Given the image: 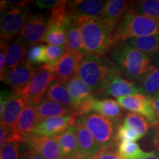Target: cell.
<instances>
[{
    "instance_id": "obj_1",
    "label": "cell",
    "mask_w": 159,
    "mask_h": 159,
    "mask_svg": "<svg viewBox=\"0 0 159 159\" xmlns=\"http://www.w3.org/2000/svg\"><path fill=\"white\" fill-rule=\"evenodd\" d=\"M120 75L118 67L108 57L85 55L81 60L77 76L97 96L102 94L111 81Z\"/></svg>"
},
{
    "instance_id": "obj_2",
    "label": "cell",
    "mask_w": 159,
    "mask_h": 159,
    "mask_svg": "<svg viewBox=\"0 0 159 159\" xmlns=\"http://www.w3.org/2000/svg\"><path fill=\"white\" fill-rule=\"evenodd\" d=\"M87 55L103 57L115 45V29L102 19L81 17L77 20Z\"/></svg>"
},
{
    "instance_id": "obj_3",
    "label": "cell",
    "mask_w": 159,
    "mask_h": 159,
    "mask_svg": "<svg viewBox=\"0 0 159 159\" xmlns=\"http://www.w3.org/2000/svg\"><path fill=\"white\" fill-rule=\"evenodd\" d=\"M111 50V60L122 75L132 81L140 80L155 66L148 55L126 41L116 43Z\"/></svg>"
},
{
    "instance_id": "obj_4",
    "label": "cell",
    "mask_w": 159,
    "mask_h": 159,
    "mask_svg": "<svg viewBox=\"0 0 159 159\" xmlns=\"http://www.w3.org/2000/svg\"><path fill=\"white\" fill-rule=\"evenodd\" d=\"M153 35H159V22L146 16L138 14L132 7L125 13L115 30L114 43Z\"/></svg>"
},
{
    "instance_id": "obj_5",
    "label": "cell",
    "mask_w": 159,
    "mask_h": 159,
    "mask_svg": "<svg viewBox=\"0 0 159 159\" xmlns=\"http://www.w3.org/2000/svg\"><path fill=\"white\" fill-rule=\"evenodd\" d=\"M85 124L95 141L102 149L117 144L116 136L121 120H114L101 116L94 112L84 115Z\"/></svg>"
},
{
    "instance_id": "obj_6",
    "label": "cell",
    "mask_w": 159,
    "mask_h": 159,
    "mask_svg": "<svg viewBox=\"0 0 159 159\" xmlns=\"http://www.w3.org/2000/svg\"><path fill=\"white\" fill-rule=\"evenodd\" d=\"M32 2L28 1L25 5L12 7L4 13L1 16V41L8 42L21 35L27 19Z\"/></svg>"
},
{
    "instance_id": "obj_7",
    "label": "cell",
    "mask_w": 159,
    "mask_h": 159,
    "mask_svg": "<svg viewBox=\"0 0 159 159\" xmlns=\"http://www.w3.org/2000/svg\"><path fill=\"white\" fill-rule=\"evenodd\" d=\"M52 81H53L52 68L47 64L38 66L34 77L29 84L18 91L25 97L28 105L36 107L43 99Z\"/></svg>"
},
{
    "instance_id": "obj_8",
    "label": "cell",
    "mask_w": 159,
    "mask_h": 159,
    "mask_svg": "<svg viewBox=\"0 0 159 159\" xmlns=\"http://www.w3.org/2000/svg\"><path fill=\"white\" fill-rule=\"evenodd\" d=\"M117 102L125 110L135 114L138 113L144 117H146L151 126L153 128L158 124V117L155 111L152 97L143 94H137L118 98Z\"/></svg>"
},
{
    "instance_id": "obj_9",
    "label": "cell",
    "mask_w": 159,
    "mask_h": 159,
    "mask_svg": "<svg viewBox=\"0 0 159 159\" xmlns=\"http://www.w3.org/2000/svg\"><path fill=\"white\" fill-rule=\"evenodd\" d=\"M27 105V100L19 92L14 90L10 91L8 99L0 113L1 126L14 131L18 119Z\"/></svg>"
},
{
    "instance_id": "obj_10",
    "label": "cell",
    "mask_w": 159,
    "mask_h": 159,
    "mask_svg": "<svg viewBox=\"0 0 159 159\" xmlns=\"http://www.w3.org/2000/svg\"><path fill=\"white\" fill-rule=\"evenodd\" d=\"M105 5V2L99 0L67 1V16L75 21L84 16L102 19Z\"/></svg>"
},
{
    "instance_id": "obj_11",
    "label": "cell",
    "mask_w": 159,
    "mask_h": 159,
    "mask_svg": "<svg viewBox=\"0 0 159 159\" xmlns=\"http://www.w3.org/2000/svg\"><path fill=\"white\" fill-rule=\"evenodd\" d=\"M75 130L81 159H94L102 148L97 144L85 124L83 116L80 117L75 122Z\"/></svg>"
},
{
    "instance_id": "obj_12",
    "label": "cell",
    "mask_w": 159,
    "mask_h": 159,
    "mask_svg": "<svg viewBox=\"0 0 159 159\" xmlns=\"http://www.w3.org/2000/svg\"><path fill=\"white\" fill-rule=\"evenodd\" d=\"M77 118L74 115L50 117L35 125L33 134L49 137H55L63 134L75 124Z\"/></svg>"
},
{
    "instance_id": "obj_13",
    "label": "cell",
    "mask_w": 159,
    "mask_h": 159,
    "mask_svg": "<svg viewBox=\"0 0 159 159\" xmlns=\"http://www.w3.org/2000/svg\"><path fill=\"white\" fill-rule=\"evenodd\" d=\"M83 57L68 51L66 52L58 62L52 67L53 81L66 83L71 78L77 76L80 63Z\"/></svg>"
},
{
    "instance_id": "obj_14",
    "label": "cell",
    "mask_w": 159,
    "mask_h": 159,
    "mask_svg": "<svg viewBox=\"0 0 159 159\" xmlns=\"http://www.w3.org/2000/svg\"><path fill=\"white\" fill-rule=\"evenodd\" d=\"M35 71L36 68L25 61L15 69L6 72L2 81L9 85L13 90L20 91L29 84L34 77Z\"/></svg>"
},
{
    "instance_id": "obj_15",
    "label": "cell",
    "mask_w": 159,
    "mask_h": 159,
    "mask_svg": "<svg viewBox=\"0 0 159 159\" xmlns=\"http://www.w3.org/2000/svg\"><path fill=\"white\" fill-rule=\"evenodd\" d=\"M25 143L28 144L45 159H58L62 157L59 144L55 137L33 134Z\"/></svg>"
},
{
    "instance_id": "obj_16",
    "label": "cell",
    "mask_w": 159,
    "mask_h": 159,
    "mask_svg": "<svg viewBox=\"0 0 159 159\" xmlns=\"http://www.w3.org/2000/svg\"><path fill=\"white\" fill-rule=\"evenodd\" d=\"M48 21L43 14L30 16L20 37L30 44H36L42 42L47 30Z\"/></svg>"
},
{
    "instance_id": "obj_17",
    "label": "cell",
    "mask_w": 159,
    "mask_h": 159,
    "mask_svg": "<svg viewBox=\"0 0 159 159\" xmlns=\"http://www.w3.org/2000/svg\"><path fill=\"white\" fill-rule=\"evenodd\" d=\"M135 2L125 0H108L105 2L102 19L115 29L129 10L134 7Z\"/></svg>"
},
{
    "instance_id": "obj_18",
    "label": "cell",
    "mask_w": 159,
    "mask_h": 159,
    "mask_svg": "<svg viewBox=\"0 0 159 159\" xmlns=\"http://www.w3.org/2000/svg\"><path fill=\"white\" fill-rule=\"evenodd\" d=\"M35 125V107L31 105H27L20 115L16 125L14 142H25L33 134Z\"/></svg>"
},
{
    "instance_id": "obj_19",
    "label": "cell",
    "mask_w": 159,
    "mask_h": 159,
    "mask_svg": "<svg viewBox=\"0 0 159 159\" xmlns=\"http://www.w3.org/2000/svg\"><path fill=\"white\" fill-rule=\"evenodd\" d=\"M142 94V91L134 81L128 80L122 77V75L115 77L109 83L102 95L116 97L117 99L123 97L132 96Z\"/></svg>"
},
{
    "instance_id": "obj_20",
    "label": "cell",
    "mask_w": 159,
    "mask_h": 159,
    "mask_svg": "<svg viewBox=\"0 0 159 159\" xmlns=\"http://www.w3.org/2000/svg\"><path fill=\"white\" fill-rule=\"evenodd\" d=\"M26 43L27 42L25 40L20 36L8 43L4 75L6 72L15 69L25 61L26 54L27 52Z\"/></svg>"
},
{
    "instance_id": "obj_21",
    "label": "cell",
    "mask_w": 159,
    "mask_h": 159,
    "mask_svg": "<svg viewBox=\"0 0 159 159\" xmlns=\"http://www.w3.org/2000/svg\"><path fill=\"white\" fill-rule=\"evenodd\" d=\"M65 28L66 32V51L82 57L87 55L83 47L80 29L77 21L69 19L66 23Z\"/></svg>"
},
{
    "instance_id": "obj_22",
    "label": "cell",
    "mask_w": 159,
    "mask_h": 159,
    "mask_svg": "<svg viewBox=\"0 0 159 159\" xmlns=\"http://www.w3.org/2000/svg\"><path fill=\"white\" fill-rule=\"evenodd\" d=\"M36 124L50 117L69 116L74 114V109L60 105L50 99L44 98L35 107Z\"/></svg>"
},
{
    "instance_id": "obj_23",
    "label": "cell",
    "mask_w": 159,
    "mask_h": 159,
    "mask_svg": "<svg viewBox=\"0 0 159 159\" xmlns=\"http://www.w3.org/2000/svg\"><path fill=\"white\" fill-rule=\"evenodd\" d=\"M55 138L58 143L63 157L71 159H81L74 125L67 129L63 134L55 136Z\"/></svg>"
},
{
    "instance_id": "obj_24",
    "label": "cell",
    "mask_w": 159,
    "mask_h": 159,
    "mask_svg": "<svg viewBox=\"0 0 159 159\" xmlns=\"http://www.w3.org/2000/svg\"><path fill=\"white\" fill-rule=\"evenodd\" d=\"M91 112L114 120H121L124 114V111L117 101L113 99H98L96 97L91 102Z\"/></svg>"
},
{
    "instance_id": "obj_25",
    "label": "cell",
    "mask_w": 159,
    "mask_h": 159,
    "mask_svg": "<svg viewBox=\"0 0 159 159\" xmlns=\"http://www.w3.org/2000/svg\"><path fill=\"white\" fill-rule=\"evenodd\" d=\"M66 85L75 103V109L96 97L93 91L77 76L69 80L66 83Z\"/></svg>"
},
{
    "instance_id": "obj_26",
    "label": "cell",
    "mask_w": 159,
    "mask_h": 159,
    "mask_svg": "<svg viewBox=\"0 0 159 159\" xmlns=\"http://www.w3.org/2000/svg\"><path fill=\"white\" fill-rule=\"evenodd\" d=\"M45 98L75 110V103L64 83L53 81L46 93Z\"/></svg>"
},
{
    "instance_id": "obj_27",
    "label": "cell",
    "mask_w": 159,
    "mask_h": 159,
    "mask_svg": "<svg viewBox=\"0 0 159 159\" xmlns=\"http://www.w3.org/2000/svg\"><path fill=\"white\" fill-rule=\"evenodd\" d=\"M126 42L149 57L159 55V35H148L129 39Z\"/></svg>"
},
{
    "instance_id": "obj_28",
    "label": "cell",
    "mask_w": 159,
    "mask_h": 159,
    "mask_svg": "<svg viewBox=\"0 0 159 159\" xmlns=\"http://www.w3.org/2000/svg\"><path fill=\"white\" fill-rule=\"evenodd\" d=\"M42 42L48 45L65 46L66 43L65 25L61 22L48 21L47 33Z\"/></svg>"
},
{
    "instance_id": "obj_29",
    "label": "cell",
    "mask_w": 159,
    "mask_h": 159,
    "mask_svg": "<svg viewBox=\"0 0 159 159\" xmlns=\"http://www.w3.org/2000/svg\"><path fill=\"white\" fill-rule=\"evenodd\" d=\"M139 88L142 94L153 97L159 93V68L154 66L139 80Z\"/></svg>"
},
{
    "instance_id": "obj_30",
    "label": "cell",
    "mask_w": 159,
    "mask_h": 159,
    "mask_svg": "<svg viewBox=\"0 0 159 159\" xmlns=\"http://www.w3.org/2000/svg\"><path fill=\"white\" fill-rule=\"evenodd\" d=\"M117 152L122 159H144L152 154V152H144L137 143L130 142L119 143Z\"/></svg>"
},
{
    "instance_id": "obj_31",
    "label": "cell",
    "mask_w": 159,
    "mask_h": 159,
    "mask_svg": "<svg viewBox=\"0 0 159 159\" xmlns=\"http://www.w3.org/2000/svg\"><path fill=\"white\" fill-rule=\"evenodd\" d=\"M134 9L138 14L146 16L159 22L158 0H143L135 2Z\"/></svg>"
},
{
    "instance_id": "obj_32",
    "label": "cell",
    "mask_w": 159,
    "mask_h": 159,
    "mask_svg": "<svg viewBox=\"0 0 159 159\" xmlns=\"http://www.w3.org/2000/svg\"><path fill=\"white\" fill-rule=\"evenodd\" d=\"M123 124L136 131L142 137L148 134L150 125L144 117L135 113H128L125 115Z\"/></svg>"
},
{
    "instance_id": "obj_33",
    "label": "cell",
    "mask_w": 159,
    "mask_h": 159,
    "mask_svg": "<svg viewBox=\"0 0 159 159\" xmlns=\"http://www.w3.org/2000/svg\"><path fill=\"white\" fill-rule=\"evenodd\" d=\"M46 46L42 43L33 44L26 54L25 61L33 66L45 63Z\"/></svg>"
},
{
    "instance_id": "obj_34",
    "label": "cell",
    "mask_w": 159,
    "mask_h": 159,
    "mask_svg": "<svg viewBox=\"0 0 159 159\" xmlns=\"http://www.w3.org/2000/svg\"><path fill=\"white\" fill-rule=\"evenodd\" d=\"M66 52V47L65 46H46L45 51V64H47L52 68L60 61Z\"/></svg>"
},
{
    "instance_id": "obj_35",
    "label": "cell",
    "mask_w": 159,
    "mask_h": 159,
    "mask_svg": "<svg viewBox=\"0 0 159 159\" xmlns=\"http://www.w3.org/2000/svg\"><path fill=\"white\" fill-rule=\"evenodd\" d=\"M142 138V136L136 131L129 128L123 123H121L119 125L116 136V142L117 144L122 142H135Z\"/></svg>"
},
{
    "instance_id": "obj_36",
    "label": "cell",
    "mask_w": 159,
    "mask_h": 159,
    "mask_svg": "<svg viewBox=\"0 0 159 159\" xmlns=\"http://www.w3.org/2000/svg\"><path fill=\"white\" fill-rule=\"evenodd\" d=\"M20 142H7L1 148L0 159H20L19 158Z\"/></svg>"
},
{
    "instance_id": "obj_37",
    "label": "cell",
    "mask_w": 159,
    "mask_h": 159,
    "mask_svg": "<svg viewBox=\"0 0 159 159\" xmlns=\"http://www.w3.org/2000/svg\"><path fill=\"white\" fill-rule=\"evenodd\" d=\"M94 159H122L119 156L117 151L115 150V146L104 148Z\"/></svg>"
},
{
    "instance_id": "obj_38",
    "label": "cell",
    "mask_w": 159,
    "mask_h": 159,
    "mask_svg": "<svg viewBox=\"0 0 159 159\" xmlns=\"http://www.w3.org/2000/svg\"><path fill=\"white\" fill-rule=\"evenodd\" d=\"M7 47H8V42L1 41V45H0V78H1V81L3 78L4 71H5Z\"/></svg>"
},
{
    "instance_id": "obj_39",
    "label": "cell",
    "mask_w": 159,
    "mask_h": 159,
    "mask_svg": "<svg viewBox=\"0 0 159 159\" xmlns=\"http://www.w3.org/2000/svg\"><path fill=\"white\" fill-rule=\"evenodd\" d=\"M20 159H45L33 148H30L21 153Z\"/></svg>"
},
{
    "instance_id": "obj_40",
    "label": "cell",
    "mask_w": 159,
    "mask_h": 159,
    "mask_svg": "<svg viewBox=\"0 0 159 159\" xmlns=\"http://www.w3.org/2000/svg\"><path fill=\"white\" fill-rule=\"evenodd\" d=\"M57 0H39L35 1V5L39 9H52L55 7V5L57 3Z\"/></svg>"
},
{
    "instance_id": "obj_41",
    "label": "cell",
    "mask_w": 159,
    "mask_h": 159,
    "mask_svg": "<svg viewBox=\"0 0 159 159\" xmlns=\"http://www.w3.org/2000/svg\"><path fill=\"white\" fill-rule=\"evenodd\" d=\"M10 92L6 90H2L1 91V97H0V113L3 110L4 107L8 99Z\"/></svg>"
},
{
    "instance_id": "obj_42",
    "label": "cell",
    "mask_w": 159,
    "mask_h": 159,
    "mask_svg": "<svg viewBox=\"0 0 159 159\" xmlns=\"http://www.w3.org/2000/svg\"><path fill=\"white\" fill-rule=\"evenodd\" d=\"M152 100H153V105H154V108H155V111H156L157 117H158V124L156 125V126H159V93L157 94L156 95H155L153 97H152Z\"/></svg>"
},
{
    "instance_id": "obj_43",
    "label": "cell",
    "mask_w": 159,
    "mask_h": 159,
    "mask_svg": "<svg viewBox=\"0 0 159 159\" xmlns=\"http://www.w3.org/2000/svg\"><path fill=\"white\" fill-rule=\"evenodd\" d=\"M144 159H159V154H157L154 151H152V154Z\"/></svg>"
},
{
    "instance_id": "obj_44",
    "label": "cell",
    "mask_w": 159,
    "mask_h": 159,
    "mask_svg": "<svg viewBox=\"0 0 159 159\" xmlns=\"http://www.w3.org/2000/svg\"><path fill=\"white\" fill-rule=\"evenodd\" d=\"M58 159H71V158H67V157H61V158H60Z\"/></svg>"
}]
</instances>
